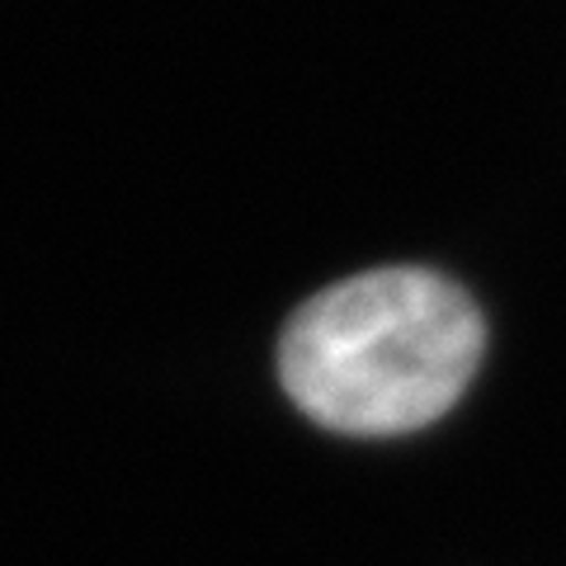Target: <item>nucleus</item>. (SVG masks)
<instances>
[{"label": "nucleus", "mask_w": 566, "mask_h": 566, "mask_svg": "<svg viewBox=\"0 0 566 566\" xmlns=\"http://www.w3.org/2000/svg\"><path fill=\"white\" fill-rule=\"evenodd\" d=\"M486 326L472 297L434 270H368L293 312L279 378L316 424L392 439L434 424L482 364Z\"/></svg>", "instance_id": "nucleus-1"}]
</instances>
